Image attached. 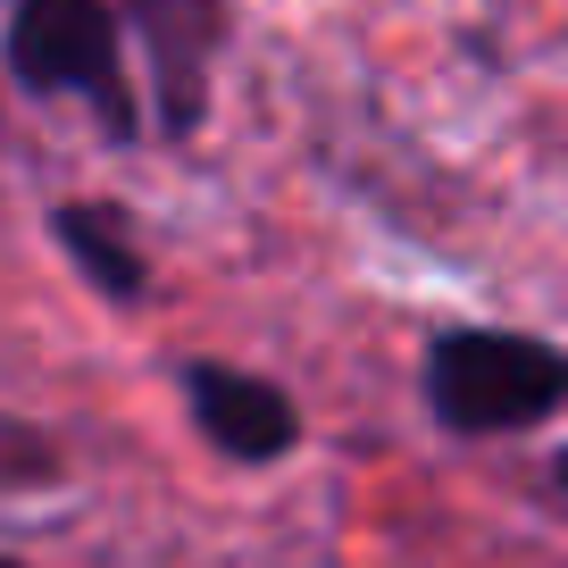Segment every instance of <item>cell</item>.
Instances as JSON below:
<instances>
[{
  "mask_svg": "<svg viewBox=\"0 0 568 568\" xmlns=\"http://www.w3.org/2000/svg\"><path fill=\"white\" fill-rule=\"evenodd\" d=\"M568 393V368L551 343L535 335H494V326H460L426 352V402L460 435H510V426H544Z\"/></svg>",
  "mask_w": 568,
  "mask_h": 568,
  "instance_id": "obj_1",
  "label": "cell"
},
{
  "mask_svg": "<svg viewBox=\"0 0 568 568\" xmlns=\"http://www.w3.org/2000/svg\"><path fill=\"white\" fill-rule=\"evenodd\" d=\"M9 59L34 92H84L109 118H125L109 0H9Z\"/></svg>",
  "mask_w": 568,
  "mask_h": 568,
  "instance_id": "obj_2",
  "label": "cell"
},
{
  "mask_svg": "<svg viewBox=\"0 0 568 568\" xmlns=\"http://www.w3.org/2000/svg\"><path fill=\"white\" fill-rule=\"evenodd\" d=\"M184 385H193L201 435H210L217 452H234V460H276V452L302 435L293 402H284L276 385H260V376H234V368H210V359H201Z\"/></svg>",
  "mask_w": 568,
  "mask_h": 568,
  "instance_id": "obj_3",
  "label": "cell"
},
{
  "mask_svg": "<svg viewBox=\"0 0 568 568\" xmlns=\"http://www.w3.org/2000/svg\"><path fill=\"white\" fill-rule=\"evenodd\" d=\"M125 18L151 42V75H160L168 125H193L201 84H210V51H217V0H125Z\"/></svg>",
  "mask_w": 568,
  "mask_h": 568,
  "instance_id": "obj_4",
  "label": "cell"
},
{
  "mask_svg": "<svg viewBox=\"0 0 568 568\" xmlns=\"http://www.w3.org/2000/svg\"><path fill=\"white\" fill-rule=\"evenodd\" d=\"M59 234L75 243V260H84V276L101 284V293H118V302H125V293H142V267H134L125 226H118L109 210H101V217H92V210H68V217H59Z\"/></svg>",
  "mask_w": 568,
  "mask_h": 568,
  "instance_id": "obj_5",
  "label": "cell"
},
{
  "mask_svg": "<svg viewBox=\"0 0 568 568\" xmlns=\"http://www.w3.org/2000/svg\"><path fill=\"white\" fill-rule=\"evenodd\" d=\"M42 477H51V444H42L34 426L0 418V494L9 485H42Z\"/></svg>",
  "mask_w": 568,
  "mask_h": 568,
  "instance_id": "obj_6",
  "label": "cell"
},
{
  "mask_svg": "<svg viewBox=\"0 0 568 568\" xmlns=\"http://www.w3.org/2000/svg\"><path fill=\"white\" fill-rule=\"evenodd\" d=\"M0 568H9V560H0Z\"/></svg>",
  "mask_w": 568,
  "mask_h": 568,
  "instance_id": "obj_7",
  "label": "cell"
}]
</instances>
